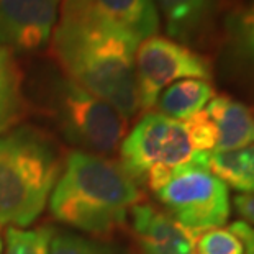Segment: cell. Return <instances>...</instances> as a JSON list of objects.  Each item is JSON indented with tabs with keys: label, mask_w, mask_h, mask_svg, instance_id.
<instances>
[{
	"label": "cell",
	"mask_w": 254,
	"mask_h": 254,
	"mask_svg": "<svg viewBox=\"0 0 254 254\" xmlns=\"http://www.w3.org/2000/svg\"><path fill=\"white\" fill-rule=\"evenodd\" d=\"M230 228L241 240L243 248H245V254H254V226L243 220H238L230 225Z\"/></svg>",
	"instance_id": "cell-21"
},
{
	"label": "cell",
	"mask_w": 254,
	"mask_h": 254,
	"mask_svg": "<svg viewBox=\"0 0 254 254\" xmlns=\"http://www.w3.org/2000/svg\"><path fill=\"white\" fill-rule=\"evenodd\" d=\"M131 230L138 254H193V235L164 210L149 203L131 208Z\"/></svg>",
	"instance_id": "cell-9"
},
{
	"label": "cell",
	"mask_w": 254,
	"mask_h": 254,
	"mask_svg": "<svg viewBox=\"0 0 254 254\" xmlns=\"http://www.w3.org/2000/svg\"><path fill=\"white\" fill-rule=\"evenodd\" d=\"M43 99L51 120L75 148L99 156L112 154L120 148L127 120L112 105L66 75L48 79Z\"/></svg>",
	"instance_id": "cell-5"
},
{
	"label": "cell",
	"mask_w": 254,
	"mask_h": 254,
	"mask_svg": "<svg viewBox=\"0 0 254 254\" xmlns=\"http://www.w3.org/2000/svg\"><path fill=\"white\" fill-rule=\"evenodd\" d=\"M139 43L89 0H63L51 50L66 77L129 120L139 110L134 74Z\"/></svg>",
	"instance_id": "cell-1"
},
{
	"label": "cell",
	"mask_w": 254,
	"mask_h": 254,
	"mask_svg": "<svg viewBox=\"0 0 254 254\" xmlns=\"http://www.w3.org/2000/svg\"><path fill=\"white\" fill-rule=\"evenodd\" d=\"M217 129L215 151L243 149L254 143V109L228 95H215L203 109Z\"/></svg>",
	"instance_id": "cell-11"
},
{
	"label": "cell",
	"mask_w": 254,
	"mask_h": 254,
	"mask_svg": "<svg viewBox=\"0 0 254 254\" xmlns=\"http://www.w3.org/2000/svg\"><path fill=\"white\" fill-rule=\"evenodd\" d=\"M153 3L164 17L167 35L182 45L202 38L218 7V0H153Z\"/></svg>",
	"instance_id": "cell-12"
},
{
	"label": "cell",
	"mask_w": 254,
	"mask_h": 254,
	"mask_svg": "<svg viewBox=\"0 0 254 254\" xmlns=\"http://www.w3.org/2000/svg\"><path fill=\"white\" fill-rule=\"evenodd\" d=\"M193 254H245V248L230 226H220L193 235Z\"/></svg>",
	"instance_id": "cell-18"
},
{
	"label": "cell",
	"mask_w": 254,
	"mask_h": 254,
	"mask_svg": "<svg viewBox=\"0 0 254 254\" xmlns=\"http://www.w3.org/2000/svg\"><path fill=\"white\" fill-rule=\"evenodd\" d=\"M89 3L139 41L158 33L159 13L153 0H89Z\"/></svg>",
	"instance_id": "cell-13"
},
{
	"label": "cell",
	"mask_w": 254,
	"mask_h": 254,
	"mask_svg": "<svg viewBox=\"0 0 254 254\" xmlns=\"http://www.w3.org/2000/svg\"><path fill=\"white\" fill-rule=\"evenodd\" d=\"M50 254H117L110 246L74 233H56L50 243Z\"/></svg>",
	"instance_id": "cell-19"
},
{
	"label": "cell",
	"mask_w": 254,
	"mask_h": 254,
	"mask_svg": "<svg viewBox=\"0 0 254 254\" xmlns=\"http://www.w3.org/2000/svg\"><path fill=\"white\" fill-rule=\"evenodd\" d=\"M61 171L56 144L40 129L23 125L0 134V225H33Z\"/></svg>",
	"instance_id": "cell-3"
},
{
	"label": "cell",
	"mask_w": 254,
	"mask_h": 254,
	"mask_svg": "<svg viewBox=\"0 0 254 254\" xmlns=\"http://www.w3.org/2000/svg\"><path fill=\"white\" fill-rule=\"evenodd\" d=\"M139 200V187L118 163L99 154L72 151L48 203L58 221L84 233L104 236L127 223Z\"/></svg>",
	"instance_id": "cell-2"
},
{
	"label": "cell",
	"mask_w": 254,
	"mask_h": 254,
	"mask_svg": "<svg viewBox=\"0 0 254 254\" xmlns=\"http://www.w3.org/2000/svg\"><path fill=\"white\" fill-rule=\"evenodd\" d=\"M207 167L228 187L241 193L254 192V143L243 149L212 151L207 156Z\"/></svg>",
	"instance_id": "cell-15"
},
{
	"label": "cell",
	"mask_w": 254,
	"mask_h": 254,
	"mask_svg": "<svg viewBox=\"0 0 254 254\" xmlns=\"http://www.w3.org/2000/svg\"><path fill=\"white\" fill-rule=\"evenodd\" d=\"M63 0H0V46L35 53L51 41Z\"/></svg>",
	"instance_id": "cell-8"
},
{
	"label": "cell",
	"mask_w": 254,
	"mask_h": 254,
	"mask_svg": "<svg viewBox=\"0 0 254 254\" xmlns=\"http://www.w3.org/2000/svg\"><path fill=\"white\" fill-rule=\"evenodd\" d=\"M2 251H3V240L0 238V254H2Z\"/></svg>",
	"instance_id": "cell-23"
},
{
	"label": "cell",
	"mask_w": 254,
	"mask_h": 254,
	"mask_svg": "<svg viewBox=\"0 0 254 254\" xmlns=\"http://www.w3.org/2000/svg\"><path fill=\"white\" fill-rule=\"evenodd\" d=\"M55 235L50 226L26 230L8 228L5 233L2 254H50V243Z\"/></svg>",
	"instance_id": "cell-17"
},
{
	"label": "cell",
	"mask_w": 254,
	"mask_h": 254,
	"mask_svg": "<svg viewBox=\"0 0 254 254\" xmlns=\"http://www.w3.org/2000/svg\"><path fill=\"white\" fill-rule=\"evenodd\" d=\"M198 154L184 122L148 112L123 138L118 164L138 187L156 192Z\"/></svg>",
	"instance_id": "cell-4"
},
{
	"label": "cell",
	"mask_w": 254,
	"mask_h": 254,
	"mask_svg": "<svg viewBox=\"0 0 254 254\" xmlns=\"http://www.w3.org/2000/svg\"><path fill=\"white\" fill-rule=\"evenodd\" d=\"M235 208L243 217V221L254 226V192L240 193L235 197Z\"/></svg>",
	"instance_id": "cell-22"
},
{
	"label": "cell",
	"mask_w": 254,
	"mask_h": 254,
	"mask_svg": "<svg viewBox=\"0 0 254 254\" xmlns=\"http://www.w3.org/2000/svg\"><path fill=\"white\" fill-rule=\"evenodd\" d=\"M208 153L176 171L153 192L164 212L192 233L220 228L230 218V187L207 167Z\"/></svg>",
	"instance_id": "cell-6"
},
{
	"label": "cell",
	"mask_w": 254,
	"mask_h": 254,
	"mask_svg": "<svg viewBox=\"0 0 254 254\" xmlns=\"http://www.w3.org/2000/svg\"><path fill=\"white\" fill-rule=\"evenodd\" d=\"M215 95V87L210 80L182 79L161 92L156 107L163 115L184 122L202 112Z\"/></svg>",
	"instance_id": "cell-14"
},
{
	"label": "cell",
	"mask_w": 254,
	"mask_h": 254,
	"mask_svg": "<svg viewBox=\"0 0 254 254\" xmlns=\"http://www.w3.org/2000/svg\"><path fill=\"white\" fill-rule=\"evenodd\" d=\"M184 125H186L192 143L198 153H212V151H215L217 129H215V125L207 115V112L202 110L195 113L193 117L184 120Z\"/></svg>",
	"instance_id": "cell-20"
},
{
	"label": "cell",
	"mask_w": 254,
	"mask_h": 254,
	"mask_svg": "<svg viewBox=\"0 0 254 254\" xmlns=\"http://www.w3.org/2000/svg\"><path fill=\"white\" fill-rule=\"evenodd\" d=\"M134 74L139 109L156 107L161 92L182 79L212 77L208 59L187 45L166 36H149L138 45L134 55Z\"/></svg>",
	"instance_id": "cell-7"
},
{
	"label": "cell",
	"mask_w": 254,
	"mask_h": 254,
	"mask_svg": "<svg viewBox=\"0 0 254 254\" xmlns=\"http://www.w3.org/2000/svg\"><path fill=\"white\" fill-rule=\"evenodd\" d=\"M221 59L235 79L254 87V0H236L225 13Z\"/></svg>",
	"instance_id": "cell-10"
},
{
	"label": "cell",
	"mask_w": 254,
	"mask_h": 254,
	"mask_svg": "<svg viewBox=\"0 0 254 254\" xmlns=\"http://www.w3.org/2000/svg\"><path fill=\"white\" fill-rule=\"evenodd\" d=\"M25 113L21 74L12 53L0 46V134L12 129Z\"/></svg>",
	"instance_id": "cell-16"
}]
</instances>
